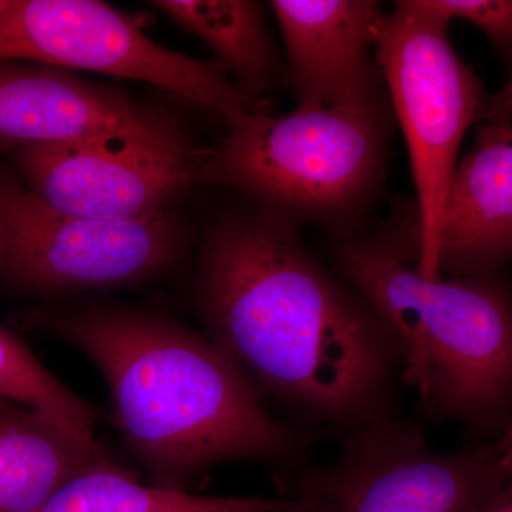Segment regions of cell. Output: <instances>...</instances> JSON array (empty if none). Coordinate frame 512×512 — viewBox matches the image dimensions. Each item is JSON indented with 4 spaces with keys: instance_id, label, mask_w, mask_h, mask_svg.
Instances as JSON below:
<instances>
[{
    "instance_id": "6da1fadb",
    "label": "cell",
    "mask_w": 512,
    "mask_h": 512,
    "mask_svg": "<svg viewBox=\"0 0 512 512\" xmlns=\"http://www.w3.org/2000/svg\"><path fill=\"white\" fill-rule=\"evenodd\" d=\"M296 227L262 208L218 222L201 256V312L212 340L252 383L303 419L346 431L394 409L399 350Z\"/></svg>"
},
{
    "instance_id": "7a4b0ae2",
    "label": "cell",
    "mask_w": 512,
    "mask_h": 512,
    "mask_svg": "<svg viewBox=\"0 0 512 512\" xmlns=\"http://www.w3.org/2000/svg\"><path fill=\"white\" fill-rule=\"evenodd\" d=\"M86 353L109 384L124 443L151 484L185 491L218 463H298L306 439L266 412L214 340L151 313L84 306L30 315Z\"/></svg>"
},
{
    "instance_id": "3957f363",
    "label": "cell",
    "mask_w": 512,
    "mask_h": 512,
    "mask_svg": "<svg viewBox=\"0 0 512 512\" xmlns=\"http://www.w3.org/2000/svg\"><path fill=\"white\" fill-rule=\"evenodd\" d=\"M343 281L392 333L431 419L487 423L512 402V296L495 275L427 278L402 241L339 238Z\"/></svg>"
},
{
    "instance_id": "277c9868",
    "label": "cell",
    "mask_w": 512,
    "mask_h": 512,
    "mask_svg": "<svg viewBox=\"0 0 512 512\" xmlns=\"http://www.w3.org/2000/svg\"><path fill=\"white\" fill-rule=\"evenodd\" d=\"M390 124L389 100L249 114L205 154L200 180L234 188L295 225L350 237L382 188Z\"/></svg>"
},
{
    "instance_id": "5b68a950",
    "label": "cell",
    "mask_w": 512,
    "mask_h": 512,
    "mask_svg": "<svg viewBox=\"0 0 512 512\" xmlns=\"http://www.w3.org/2000/svg\"><path fill=\"white\" fill-rule=\"evenodd\" d=\"M448 26L423 0L396 2L375 26V59L402 127L417 194L416 238L404 244L427 278L441 276L448 185L464 136L481 120L488 99L480 77L451 45Z\"/></svg>"
},
{
    "instance_id": "8992f818",
    "label": "cell",
    "mask_w": 512,
    "mask_h": 512,
    "mask_svg": "<svg viewBox=\"0 0 512 512\" xmlns=\"http://www.w3.org/2000/svg\"><path fill=\"white\" fill-rule=\"evenodd\" d=\"M345 433L332 463L292 480L309 512H484L511 477L498 446L439 453L396 407Z\"/></svg>"
},
{
    "instance_id": "52a82bcc",
    "label": "cell",
    "mask_w": 512,
    "mask_h": 512,
    "mask_svg": "<svg viewBox=\"0 0 512 512\" xmlns=\"http://www.w3.org/2000/svg\"><path fill=\"white\" fill-rule=\"evenodd\" d=\"M0 60L151 83L215 111L228 127L269 111L264 100L245 96L217 62L165 49L133 19L94 0H3Z\"/></svg>"
},
{
    "instance_id": "ba28073f",
    "label": "cell",
    "mask_w": 512,
    "mask_h": 512,
    "mask_svg": "<svg viewBox=\"0 0 512 512\" xmlns=\"http://www.w3.org/2000/svg\"><path fill=\"white\" fill-rule=\"evenodd\" d=\"M5 266L37 291L136 284L163 274L183 249L168 210L133 220L74 217L13 192L3 211Z\"/></svg>"
},
{
    "instance_id": "9c48e42d",
    "label": "cell",
    "mask_w": 512,
    "mask_h": 512,
    "mask_svg": "<svg viewBox=\"0 0 512 512\" xmlns=\"http://www.w3.org/2000/svg\"><path fill=\"white\" fill-rule=\"evenodd\" d=\"M205 153L187 143L97 141L19 148L29 192L62 214L133 220L167 210L200 180Z\"/></svg>"
},
{
    "instance_id": "30bf717a",
    "label": "cell",
    "mask_w": 512,
    "mask_h": 512,
    "mask_svg": "<svg viewBox=\"0 0 512 512\" xmlns=\"http://www.w3.org/2000/svg\"><path fill=\"white\" fill-rule=\"evenodd\" d=\"M97 141L184 144L121 89L87 82L60 67L0 60V147Z\"/></svg>"
},
{
    "instance_id": "8fae6325",
    "label": "cell",
    "mask_w": 512,
    "mask_h": 512,
    "mask_svg": "<svg viewBox=\"0 0 512 512\" xmlns=\"http://www.w3.org/2000/svg\"><path fill=\"white\" fill-rule=\"evenodd\" d=\"M284 35L285 79L296 109L367 106L387 101L375 59V26L383 9L373 0H275Z\"/></svg>"
},
{
    "instance_id": "7c38bea8",
    "label": "cell",
    "mask_w": 512,
    "mask_h": 512,
    "mask_svg": "<svg viewBox=\"0 0 512 512\" xmlns=\"http://www.w3.org/2000/svg\"><path fill=\"white\" fill-rule=\"evenodd\" d=\"M512 262V121H478L441 218V276L495 275Z\"/></svg>"
},
{
    "instance_id": "4fadbf2b",
    "label": "cell",
    "mask_w": 512,
    "mask_h": 512,
    "mask_svg": "<svg viewBox=\"0 0 512 512\" xmlns=\"http://www.w3.org/2000/svg\"><path fill=\"white\" fill-rule=\"evenodd\" d=\"M39 414L0 400V512H35L83 471L107 460Z\"/></svg>"
},
{
    "instance_id": "5bb4252c",
    "label": "cell",
    "mask_w": 512,
    "mask_h": 512,
    "mask_svg": "<svg viewBox=\"0 0 512 512\" xmlns=\"http://www.w3.org/2000/svg\"><path fill=\"white\" fill-rule=\"evenodd\" d=\"M154 6L204 40L217 56L215 62L235 77V84L249 99L262 100L281 79V63L259 3L160 0Z\"/></svg>"
},
{
    "instance_id": "9a60e30c",
    "label": "cell",
    "mask_w": 512,
    "mask_h": 512,
    "mask_svg": "<svg viewBox=\"0 0 512 512\" xmlns=\"http://www.w3.org/2000/svg\"><path fill=\"white\" fill-rule=\"evenodd\" d=\"M35 512H309L293 498L208 497L138 483L116 461L67 481Z\"/></svg>"
},
{
    "instance_id": "2e32d148",
    "label": "cell",
    "mask_w": 512,
    "mask_h": 512,
    "mask_svg": "<svg viewBox=\"0 0 512 512\" xmlns=\"http://www.w3.org/2000/svg\"><path fill=\"white\" fill-rule=\"evenodd\" d=\"M0 400L32 410L82 446H100L94 439L99 412L47 372L25 343L2 328Z\"/></svg>"
},
{
    "instance_id": "e0dca14e",
    "label": "cell",
    "mask_w": 512,
    "mask_h": 512,
    "mask_svg": "<svg viewBox=\"0 0 512 512\" xmlns=\"http://www.w3.org/2000/svg\"><path fill=\"white\" fill-rule=\"evenodd\" d=\"M426 8L450 25L466 20L483 30L512 66V0H423Z\"/></svg>"
},
{
    "instance_id": "ac0fdd59",
    "label": "cell",
    "mask_w": 512,
    "mask_h": 512,
    "mask_svg": "<svg viewBox=\"0 0 512 512\" xmlns=\"http://www.w3.org/2000/svg\"><path fill=\"white\" fill-rule=\"evenodd\" d=\"M480 121H490V123L512 121V74L503 89L498 90L493 96H488Z\"/></svg>"
},
{
    "instance_id": "d6986e66",
    "label": "cell",
    "mask_w": 512,
    "mask_h": 512,
    "mask_svg": "<svg viewBox=\"0 0 512 512\" xmlns=\"http://www.w3.org/2000/svg\"><path fill=\"white\" fill-rule=\"evenodd\" d=\"M484 512H512V474L501 493L494 498L493 503L488 505Z\"/></svg>"
},
{
    "instance_id": "ffe728a7",
    "label": "cell",
    "mask_w": 512,
    "mask_h": 512,
    "mask_svg": "<svg viewBox=\"0 0 512 512\" xmlns=\"http://www.w3.org/2000/svg\"><path fill=\"white\" fill-rule=\"evenodd\" d=\"M497 446L501 454V463H503L505 470L512 474V424Z\"/></svg>"
},
{
    "instance_id": "44dd1931",
    "label": "cell",
    "mask_w": 512,
    "mask_h": 512,
    "mask_svg": "<svg viewBox=\"0 0 512 512\" xmlns=\"http://www.w3.org/2000/svg\"><path fill=\"white\" fill-rule=\"evenodd\" d=\"M2 3H3V2H0V6H2Z\"/></svg>"
}]
</instances>
